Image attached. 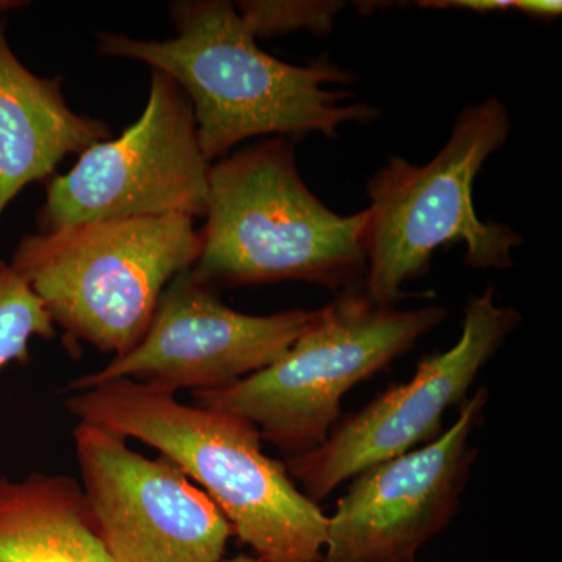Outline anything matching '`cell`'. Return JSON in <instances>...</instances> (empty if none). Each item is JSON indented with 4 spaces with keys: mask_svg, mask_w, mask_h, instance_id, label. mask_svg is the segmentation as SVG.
I'll return each instance as SVG.
<instances>
[{
    "mask_svg": "<svg viewBox=\"0 0 562 562\" xmlns=\"http://www.w3.org/2000/svg\"><path fill=\"white\" fill-rule=\"evenodd\" d=\"M177 36L166 41L99 33L106 57L132 58L160 70L190 99L206 160L262 135L333 136L349 122L372 121L369 105H346L349 92L328 90L349 74L328 61L294 66L258 47L227 0H188L171 7Z\"/></svg>",
    "mask_w": 562,
    "mask_h": 562,
    "instance_id": "obj_1",
    "label": "cell"
},
{
    "mask_svg": "<svg viewBox=\"0 0 562 562\" xmlns=\"http://www.w3.org/2000/svg\"><path fill=\"white\" fill-rule=\"evenodd\" d=\"M65 406L79 422L144 442L179 465L258 560L322 562L328 517L295 486L284 462L262 452L249 422L132 380L69 392Z\"/></svg>",
    "mask_w": 562,
    "mask_h": 562,
    "instance_id": "obj_2",
    "label": "cell"
},
{
    "mask_svg": "<svg viewBox=\"0 0 562 562\" xmlns=\"http://www.w3.org/2000/svg\"><path fill=\"white\" fill-rule=\"evenodd\" d=\"M203 217L190 273L214 291L290 280L346 291L368 269V213L341 216L324 205L281 136L211 166Z\"/></svg>",
    "mask_w": 562,
    "mask_h": 562,
    "instance_id": "obj_3",
    "label": "cell"
},
{
    "mask_svg": "<svg viewBox=\"0 0 562 562\" xmlns=\"http://www.w3.org/2000/svg\"><path fill=\"white\" fill-rule=\"evenodd\" d=\"M199 254L194 220L166 214L27 235L11 268L70 341L121 357L143 339L162 292Z\"/></svg>",
    "mask_w": 562,
    "mask_h": 562,
    "instance_id": "obj_4",
    "label": "cell"
},
{
    "mask_svg": "<svg viewBox=\"0 0 562 562\" xmlns=\"http://www.w3.org/2000/svg\"><path fill=\"white\" fill-rule=\"evenodd\" d=\"M442 306L401 312L349 288L279 360L221 391L194 392V405L241 417L288 460L319 449L344 395L412 350L446 319Z\"/></svg>",
    "mask_w": 562,
    "mask_h": 562,
    "instance_id": "obj_5",
    "label": "cell"
},
{
    "mask_svg": "<svg viewBox=\"0 0 562 562\" xmlns=\"http://www.w3.org/2000/svg\"><path fill=\"white\" fill-rule=\"evenodd\" d=\"M508 136V111L490 98L461 111L446 146L427 165L391 157L373 173L364 228V291L373 302L394 306L403 284L427 271L447 243H464L471 268H512L522 238L508 225L480 220L472 201L475 177Z\"/></svg>",
    "mask_w": 562,
    "mask_h": 562,
    "instance_id": "obj_6",
    "label": "cell"
},
{
    "mask_svg": "<svg viewBox=\"0 0 562 562\" xmlns=\"http://www.w3.org/2000/svg\"><path fill=\"white\" fill-rule=\"evenodd\" d=\"M210 169L190 99L171 77L151 69L139 120L47 181L40 233L127 217L205 216Z\"/></svg>",
    "mask_w": 562,
    "mask_h": 562,
    "instance_id": "obj_7",
    "label": "cell"
},
{
    "mask_svg": "<svg viewBox=\"0 0 562 562\" xmlns=\"http://www.w3.org/2000/svg\"><path fill=\"white\" fill-rule=\"evenodd\" d=\"M519 324V312L498 305L494 291L472 299L452 349L425 357L409 382L351 414L319 449L286 460L291 479L317 503L366 469L438 438L443 414L468 401L476 376Z\"/></svg>",
    "mask_w": 562,
    "mask_h": 562,
    "instance_id": "obj_8",
    "label": "cell"
},
{
    "mask_svg": "<svg viewBox=\"0 0 562 562\" xmlns=\"http://www.w3.org/2000/svg\"><path fill=\"white\" fill-rule=\"evenodd\" d=\"M81 491L113 562H221L233 530L209 495L165 457L79 422Z\"/></svg>",
    "mask_w": 562,
    "mask_h": 562,
    "instance_id": "obj_9",
    "label": "cell"
},
{
    "mask_svg": "<svg viewBox=\"0 0 562 562\" xmlns=\"http://www.w3.org/2000/svg\"><path fill=\"white\" fill-rule=\"evenodd\" d=\"M316 313H239L187 271L162 292L146 335L131 351L74 380L66 391L92 390L120 380L176 394L180 390L192 394L225 390L279 360Z\"/></svg>",
    "mask_w": 562,
    "mask_h": 562,
    "instance_id": "obj_10",
    "label": "cell"
},
{
    "mask_svg": "<svg viewBox=\"0 0 562 562\" xmlns=\"http://www.w3.org/2000/svg\"><path fill=\"white\" fill-rule=\"evenodd\" d=\"M487 401L486 387L475 391L449 430L358 473L328 517L322 562H417L460 509Z\"/></svg>",
    "mask_w": 562,
    "mask_h": 562,
    "instance_id": "obj_11",
    "label": "cell"
},
{
    "mask_svg": "<svg viewBox=\"0 0 562 562\" xmlns=\"http://www.w3.org/2000/svg\"><path fill=\"white\" fill-rule=\"evenodd\" d=\"M110 138L105 122L70 109L60 79H41L18 60L0 25V216L25 187L50 180L66 155Z\"/></svg>",
    "mask_w": 562,
    "mask_h": 562,
    "instance_id": "obj_12",
    "label": "cell"
},
{
    "mask_svg": "<svg viewBox=\"0 0 562 562\" xmlns=\"http://www.w3.org/2000/svg\"><path fill=\"white\" fill-rule=\"evenodd\" d=\"M0 562H113L76 479H0Z\"/></svg>",
    "mask_w": 562,
    "mask_h": 562,
    "instance_id": "obj_13",
    "label": "cell"
},
{
    "mask_svg": "<svg viewBox=\"0 0 562 562\" xmlns=\"http://www.w3.org/2000/svg\"><path fill=\"white\" fill-rule=\"evenodd\" d=\"M57 335L49 312L20 273L0 261V369L10 362L31 360L33 338Z\"/></svg>",
    "mask_w": 562,
    "mask_h": 562,
    "instance_id": "obj_14",
    "label": "cell"
},
{
    "mask_svg": "<svg viewBox=\"0 0 562 562\" xmlns=\"http://www.w3.org/2000/svg\"><path fill=\"white\" fill-rule=\"evenodd\" d=\"M342 9V2L333 0H246L236 7L255 38L284 35L302 29L317 35L330 32L333 22Z\"/></svg>",
    "mask_w": 562,
    "mask_h": 562,
    "instance_id": "obj_15",
    "label": "cell"
},
{
    "mask_svg": "<svg viewBox=\"0 0 562 562\" xmlns=\"http://www.w3.org/2000/svg\"><path fill=\"white\" fill-rule=\"evenodd\" d=\"M419 7L427 9H457L476 11V13H490V11L514 10V0H428L417 2Z\"/></svg>",
    "mask_w": 562,
    "mask_h": 562,
    "instance_id": "obj_16",
    "label": "cell"
},
{
    "mask_svg": "<svg viewBox=\"0 0 562 562\" xmlns=\"http://www.w3.org/2000/svg\"><path fill=\"white\" fill-rule=\"evenodd\" d=\"M514 10L535 18H557L562 11L560 0H514Z\"/></svg>",
    "mask_w": 562,
    "mask_h": 562,
    "instance_id": "obj_17",
    "label": "cell"
},
{
    "mask_svg": "<svg viewBox=\"0 0 562 562\" xmlns=\"http://www.w3.org/2000/svg\"><path fill=\"white\" fill-rule=\"evenodd\" d=\"M221 562H262L258 560V558L249 557V554H239V557L235 558H224Z\"/></svg>",
    "mask_w": 562,
    "mask_h": 562,
    "instance_id": "obj_18",
    "label": "cell"
},
{
    "mask_svg": "<svg viewBox=\"0 0 562 562\" xmlns=\"http://www.w3.org/2000/svg\"><path fill=\"white\" fill-rule=\"evenodd\" d=\"M16 5V2H0V9H7V7H9V9H13V7Z\"/></svg>",
    "mask_w": 562,
    "mask_h": 562,
    "instance_id": "obj_19",
    "label": "cell"
}]
</instances>
